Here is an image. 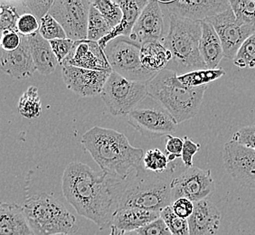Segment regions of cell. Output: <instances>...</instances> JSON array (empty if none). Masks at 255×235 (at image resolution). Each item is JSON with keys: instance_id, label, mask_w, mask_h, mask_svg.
<instances>
[{"instance_id": "29", "label": "cell", "mask_w": 255, "mask_h": 235, "mask_svg": "<svg viewBox=\"0 0 255 235\" xmlns=\"http://www.w3.org/2000/svg\"><path fill=\"white\" fill-rule=\"evenodd\" d=\"M237 22L255 28V0H230Z\"/></svg>"}, {"instance_id": "24", "label": "cell", "mask_w": 255, "mask_h": 235, "mask_svg": "<svg viewBox=\"0 0 255 235\" xmlns=\"http://www.w3.org/2000/svg\"><path fill=\"white\" fill-rule=\"evenodd\" d=\"M27 39L37 72L43 75L53 74L59 63L54 55L49 41L44 39L39 32L27 37Z\"/></svg>"}, {"instance_id": "7", "label": "cell", "mask_w": 255, "mask_h": 235, "mask_svg": "<svg viewBox=\"0 0 255 235\" xmlns=\"http://www.w3.org/2000/svg\"><path fill=\"white\" fill-rule=\"evenodd\" d=\"M141 45L128 36H121L109 43L104 53L114 73L133 82L147 84L157 74L144 68L140 62Z\"/></svg>"}, {"instance_id": "35", "label": "cell", "mask_w": 255, "mask_h": 235, "mask_svg": "<svg viewBox=\"0 0 255 235\" xmlns=\"http://www.w3.org/2000/svg\"><path fill=\"white\" fill-rule=\"evenodd\" d=\"M20 15L17 6L15 4L2 2L0 5V26L2 32H16V25Z\"/></svg>"}, {"instance_id": "40", "label": "cell", "mask_w": 255, "mask_h": 235, "mask_svg": "<svg viewBox=\"0 0 255 235\" xmlns=\"http://www.w3.org/2000/svg\"><path fill=\"white\" fill-rule=\"evenodd\" d=\"M184 147V138L167 135L166 139V152L169 163H173L177 158H181L182 150Z\"/></svg>"}, {"instance_id": "17", "label": "cell", "mask_w": 255, "mask_h": 235, "mask_svg": "<svg viewBox=\"0 0 255 235\" xmlns=\"http://www.w3.org/2000/svg\"><path fill=\"white\" fill-rule=\"evenodd\" d=\"M93 71H113L104 50L98 42L81 40L74 43V47L61 64Z\"/></svg>"}, {"instance_id": "47", "label": "cell", "mask_w": 255, "mask_h": 235, "mask_svg": "<svg viewBox=\"0 0 255 235\" xmlns=\"http://www.w3.org/2000/svg\"><path fill=\"white\" fill-rule=\"evenodd\" d=\"M34 235V234H33V235Z\"/></svg>"}, {"instance_id": "9", "label": "cell", "mask_w": 255, "mask_h": 235, "mask_svg": "<svg viewBox=\"0 0 255 235\" xmlns=\"http://www.w3.org/2000/svg\"><path fill=\"white\" fill-rule=\"evenodd\" d=\"M90 0H54L49 14L53 15L67 34V38L76 41L88 37Z\"/></svg>"}, {"instance_id": "36", "label": "cell", "mask_w": 255, "mask_h": 235, "mask_svg": "<svg viewBox=\"0 0 255 235\" xmlns=\"http://www.w3.org/2000/svg\"><path fill=\"white\" fill-rule=\"evenodd\" d=\"M40 22L31 13H24L20 15L16 25V32L24 37H29L39 32Z\"/></svg>"}, {"instance_id": "14", "label": "cell", "mask_w": 255, "mask_h": 235, "mask_svg": "<svg viewBox=\"0 0 255 235\" xmlns=\"http://www.w3.org/2000/svg\"><path fill=\"white\" fill-rule=\"evenodd\" d=\"M113 71H93L74 66H62L66 87L79 96L87 98L101 95Z\"/></svg>"}, {"instance_id": "15", "label": "cell", "mask_w": 255, "mask_h": 235, "mask_svg": "<svg viewBox=\"0 0 255 235\" xmlns=\"http://www.w3.org/2000/svg\"><path fill=\"white\" fill-rule=\"evenodd\" d=\"M162 9L168 15H176L181 18L204 21L221 14L231 7L230 2L226 0H178L158 1Z\"/></svg>"}, {"instance_id": "5", "label": "cell", "mask_w": 255, "mask_h": 235, "mask_svg": "<svg viewBox=\"0 0 255 235\" xmlns=\"http://www.w3.org/2000/svg\"><path fill=\"white\" fill-rule=\"evenodd\" d=\"M168 18L169 26L161 42L171 53V62L167 65V70L182 75L207 69L199 49L202 21H193L176 15H168Z\"/></svg>"}, {"instance_id": "10", "label": "cell", "mask_w": 255, "mask_h": 235, "mask_svg": "<svg viewBox=\"0 0 255 235\" xmlns=\"http://www.w3.org/2000/svg\"><path fill=\"white\" fill-rule=\"evenodd\" d=\"M216 185L210 169L197 167L187 168L171 182L172 203L187 198L193 203L205 200L215 192Z\"/></svg>"}, {"instance_id": "26", "label": "cell", "mask_w": 255, "mask_h": 235, "mask_svg": "<svg viewBox=\"0 0 255 235\" xmlns=\"http://www.w3.org/2000/svg\"><path fill=\"white\" fill-rule=\"evenodd\" d=\"M225 74L226 72L223 69H204L194 71L188 74L177 75V79L182 84L186 85L187 87L198 88L208 85L212 82H215L216 80L221 78Z\"/></svg>"}, {"instance_id": "23", "label": "cell", "mask_w": 255, "mask_h": 235, "mask_svg": "<svg viewBox=\"0 0 255 235\" xmlns=\"http://www.w3.org/2000/svg\"><path fill=\"white\" fill-rule=\"evenodd\" d=\"M199 49L207 69H217L222 59L225 57L221 40L214 26L206 20L202 21V36Z\"/></svg>"}, {"instance_id": "45", "label": "cell", "mask_w": 255, "mask_h": 235, "mask_svg": "<svg viewBox=\"0 0 255 235\" xmlns=\"http://www.w3.org/2000/svg\"><path fill=\"white\" fill-rule=\"evenodd\" d=\"M110 235H138L137 231L132 232H125V231L119 230L114 227H111V234Z\"/></svg>"}, {"instance_id": "27", "label": "cell", "mask_w": 255, "mask_h": 235, "mask_svg": "<svg viewBox=\"0 0 255 235\" xmlns=\"http://www.w3.org/2000/svg\"><path fill=\"white\" fill-rule=\"evenodd\" d=\"M18 113L25 118H36L42 113V103L36 86H30L18 102Z\"/></svg>"}, {"instance_id": "25", "label": "cell", "mask_w": 255, "mask_h": 235, "mask_svg": "<svg viewBox=\"0 0 255 235\" xmlns=\"http://www.w3.org/2000/svg\"><path fill=\"white\" fill-rule=\"evenodd\" d=\"M171 59V53L161 42L147 43L141 45L140 62L143 67L150 73L158 74L167 69Z\"/></svg>"}, {"instance_id": "2", "label": "cell", "mask_w": 255, "mask_h": 235, "mask_svg": "<svg viewBox=\"0 0 255 235\" xmlns=\"http://www.w3.org/2000/svg\"><path fill=\"white\" fill-rule=\"evenodd\" d=\"M81 143L102 171L122 180H127L141 166L145 155L142 148L133 147L126 135L111 128L92 127Z\"/></svg>"}, {"instance_id": "11", "label": "cell", "mask_w": 255, "mask_h": 235, "mask_svg": "<svg viewBox=\"0 0 255 235\" xmlns=\"http://www.w3.org/2000/svg\"><path fill=\"white\" fill-rule=\"evenodd\" d=\"M143 136L148 137L171 135L177 131V122L158 103L156 107H138L128 114V120Z\"/></svg>"}, {"instance_id": "41", "label": "cell", "mask_w": 255, "mask_h": 235, "mask_svg": "<svg viewBox=\"0 0 255 235\" xmlns=\"http://www.w3.org/2000/svg\"><path fill=\"white\" fill-rule=\"evenodd\" d=\"M201 145L199 143L192 141L188 137H184V147L182 150L181 160L184 166L187 168L194 167L193 166V157L200 149Z\"/></svg>"}, {"instance_id": "32", "label": "cell", "mask_w": 255, "mask_h": 235, "mask_svg": "<svg viewBox=\"0 0 255 235\" xmlns=\"http://www.w3.org/2000/svg\"><path fill=\"white\" fill-rule=\"evenodd\" d=\"M233 61L238 68H255V33L241 46Z\"/></svg>"}, {"instance_id": "12", "label": "cell", "mask_w": 255, "mask_h": 235, "mask_svg": "<svg viewBox=\"0 0 255 235\" xmlns=\"http://www.w3.org/2000/svg\"><path fill=\"white\" fill-rule=\"evenodd\" d=\"M210 23L221 40L225 58L234 60L246 40L255 33V28L237 22L232 8L206 19Z\"/></svg>"}, {"instance_id": "21", "label": "cell", "mask_w": 255, "mask_h": 235, "mask_svg": "<svg viewBox=\"0 0 255 235\" xmlns=\"http://www.w3.org/2000/svg\"><path fill=\"white\" fill-rule=\"evenodd\" d=\"M32 229L23 206L2 203L0 206V235H31Z\"/></svg>"}, {"instance_id": "42", "label": "cell", "mask_w": 255, "mask_h": 235, "mask_svg": "<svg viewBox=\"0 0 255 235\" xmlns=\"http://www.w3.org/2000/svg\"><path fill=\"white\" fill-rule=\"evenodd\" d=\"M137 233L138 235H172L171 232L160 217L147 226L139 228Z\"/></svg>"}, {"instance_id": "33", "label": "cell", "mask_w": 255, "mask_h": 235, "mask_svg": "<svg viewBox=\"0 0 255 235\" xmlns=\"http://www.w3.org/2000/svg\"><path fill=\"white\" fill-rule=\"evenodd\" d=\"M160 218L165 222L172 235H189L188 222L176 216L171 206H167L160 212Z\"/></svg>"}, {"instance_id": "3", "label": "cell", "mask_w": 255, "mask_h": 235, "mask_svg": "<svg viewBox=\"0 0 255 235\" xmlns=\"http://www.w3.org/2000/svg\"><path fill=\"white\" fill-rule=\"evenodd\" d=\"M176 167L170 163L167 171L157 174L140 166L125 181L119 210L139 208L160 213L171 206V182Z\"/></svg>"}, {"instance_id": "4", "label": "cell", "mask_w": 255, "mask_h": 235, "mask_svg": "<svg viewBox=\"0 0 255 235\" xmlns=\"http://www.w3.org/2000/svg\"><path fill=\"white\" fill-rule=\"evenodd\" d=\"M208 85L190 88L182 84L177 74L165 69L147 83V95L159 103L177 124L195 117L199 112Z\"/></svg>"}, {"instance_id": "30", "label": "cell", "mask_w": 255, "mask_h": 235, "mask_svg": "<svg viewBox=\"0 0 255 235\" xmlns=\"http://www.w3.org/2000/svg\"><path fill=\"white\" fill-rule=\"evenodd\" d=\"M143 167L147 171L153 173H164L170 166L167 156L159 148L147 150L143 157Z\"/></svg>"}, {"instance_id": "22", "label": "cell", "mask_w": 255, "mask_h": 235, "mask_svg": "<svg viewBox=\"0 0 255 235\" xmlns=\"http://www.w3.org/2000/svg\"><path fill=\"white\" fill-rule=\"evenodd\" d=\"M160 217V213L139 208H124L117 211L111 227L125 232L137 231Z\"/></svg>"}, {"instance_id": "6", "label": "cell", "mask_w": 255, "mask_h": 235, "mask_svg": "<svg viewBox=\"0 0 255 235\" xmlns=\"http://www.w3.org/2000/svg\"><path fill=\"white\" fill-rule=\"evenodd\" d=\"M23 208L34 235H73L79 229L75 216L47 193L26 196Z\"/></svg>"}, {"instance_id": "18", "label": "cell", "mask_w": 255, "mask_h": 235, "mask_svg": "<svg viewBox=\"0 0 255 235\" xmlns=\"http://www.w3.org/2000/svg\"><path fill=\"white\" fill-rule=\"evenodd\" d=\"M0 67L5 74L15 80L31 77L37 71L31 54L27 37L22 36L21 44L15 51H1Z\"/></svg>"}, {"instance_id": "34", "label": "cell", "mask_w": 255, "mask_h": 235, "mask_svg": "<svg viewBox=\"0 0 255 235\" xmlns=\"http://www.w3.org/2000/svg\"><path fill=\"white\" fill-rule=\"evenodd\" d=\"M39 33L44 39L49 42L52 40L67 38V34L62 25L50 14H47L40 21Z\"/></svg>"}, {"instance_id": "38", "label": "cell", "mask_w": 255, "mask_h": 235, "mask_svg": "<svg viewBox=\"0 0 255 235\" xmlns=\"http://www.w3.org/2000/svg\"><path fill=\"white\" fill-rule=\"evenodd\" d=\"M231 140L255 150V125L242 127L233 135Z\"/></svg>"}, {"instance_id": "28", "label": "cell", "mask_w": 255, "mask_h": 235, "mask_svg": "<svg viewBox=\"0 0 255 235\" xmlns=\"http://www.w3.org/2000/svg\"><path fill=\"white\" fill-rule=\"evenodd\" d=\"M112 25L92 3L90 8L88 21V37L87 39L99 42L113 31Z\"/></svg>"}, {"instance_id": "16", "label": "cell", "mask_w": 255, "mask_h": 235, "mask_svg": "<svg viewBox=\"0 0 255 235\" xmlns=\"http://www.w3.org/2000/svg\"><path fill=\"white\" fill-rule=\"evenodd\" d=\"M167 34L164 13L158 1H148L133 27L129 38L140 45L162 42Z\"/></svg>"}, {"instance_id": "20", "label": "cell", "mask_w": 255, "mask_h": 235, "mask_svg": "<svg viewBox=\"0 0 255 235\" xmlns=\"http://www.w3.org/2000/svg\"><path fill=\"white\" fill-rule=\"evenodd\" d=\"M119 5L123 10V19L113 31L100 40L98 43L103 50L106 48L110 42L119 38L121 36H128L132 32L133 27L137 22V18L141 14L143 9L146 7L148 1L147 0H134V1H123L117 0Z\"/></svg>"}, {"instance_id": "46", "label": "cell", "mask_w": 255, "mask_h": 235, "mask_svg": "<svg viewBox=\"0 0 255 235\" xmlns=\"http://www.w3.org/2000/svg\"><path fill=\"white\" fill-rule=\"evenodd\" d=\"M65 235V234H58V235Z\"/></svg>"}, {"instance_id": "44", "label": "cell", "mask_w": 255, "mask_h": 235, "mask_svg": "<svg viewBox=\"0 0 255 235\" xmlns=\"http://www.w3.org/2000/svg\"><path fill=\"white\" fill-rule=\"evenodd\" d=\"M171 207L176 216L182 219L187 220L194 212L195 203L188 200L187 198H179L177 201L172 203Z\"/></svg>"}, {"instance_id": "13", "label": "cell", "mask_w": 255, "mask_h": 235, "mask_svg": "<svg viewBox=\"0 0 255 235\" xmlns=\"http://www.w3.org/2000/svg\"><path fill=\"white\" fill-rule=\"evenodd\" d=\"M223 159L236 183L255 190V150L230 140L224 147Z\"/></svg>"}, {"instance_id": "43", "label": "cell", "mask_w": 255, "mask_h": 235, "mask_svg": "<svg viewBox=\"0 0 255 235\" xmlns=\"http://www.w3.org/2000/svg\"><path fill=\"white\" fill-rule=\"evenodd\" d=\"M22 42V36L15 31L2 32L1 49L5 52H13L17 49Z\"/></svg>"}, {"instance_id": "37", "label": "cell", "mask_w": 255, "mask_h": 235, "mask_svg": "<svg viewBox=\"0 0 255 235\" xmlns=\"http://www.w3.org/2000/svg\"><path fill=\"white\" fill-rule=\"evenodd\" d=\"M74 40L64 38V39H55L50 41L52 50L55 57L57 59L60 65L64 62V59L68 56L74 45Z\"/></svg>"}, {"instance_id": "19", "label": "cell", "mask_w": 255, "mask_h": 235, "mask_svg": "<svg viewBox=\"0 0 255 235\" xmlns=\"http://www.w3.org/2000/svg\"><path fill=\"white\" fill-rule=\"evenodd\" d=\"M221 212L210 200L195 203L192 216L187 219L189 235H216L221 226Z\"/></svg>"}, {"instance_id": "39", "label": "cell", "mask_w": 255, "mask_h": 235, "mask_svg": "<svg viewBox=\"0 0 255 235\" xmlns=\"http://www.w3.org/2000/svg\"><path fill=\"white\" fill-rule=\"evenodd\" d=\"M54 0H43V1H23L26 9L34 15L37 19L41 21L45 15L49 14L51 7L53 6Z\"/></svg>"}, {"instance_id": "8", "label": "cell", "mask_w": 255, "mask_h": 235, "mask_svg": "<svg viewBox=\"0 0 255 235\" xmlns=\"http://www.w3.org/2000/svg\"><path fill=\"white\" fill-rule=\"evenodd\" d=\"M101 96L113 116H126L148 96L147 84L129 81L113 72Z\"/></svg>"}, {"instance_id": "1", "label": "cell", "mask_w": 255, "mask_h": 235, "mask_svg": "<svg viewBox=\"0 0 255 235\" xmlns=\"http://www.w3.org/2000/svg\"><path fill=\"white\" fill-rule=\"evenodd\" d=\"M125 181L84 163L72 162L64 170L62 190L79 216L107 228L119 210Z\"/></svg>"}, {"instance_id": "31", "label": "cell", "mask_w": 255, "mask_h": 235, "mask_svg": "<svg viewBox=\"0 0 255 235\" xmlns=\"http://www.w3.org/2000/svg\"><path fill=\"white\" fill-rule=\"evenodd\" d=\"M93 5L101 12L113 28L116 27L123 19V10L117 0H94Z\"/></svg>"}]
</instances>
